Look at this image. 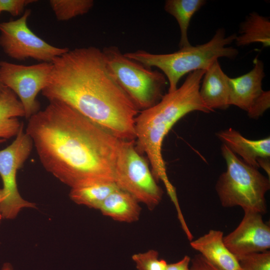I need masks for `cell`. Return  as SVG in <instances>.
I'll list each match as a JSON object with an SVG mask.
<instances>
[{"mask_svg": "<svg viewBox=\"0 0 270 270\" xmlns=\"http://www.w3.org/2000/svg\"><path fill=\"white\" fill-rule=\"evenodd\" d=\"M206 70L189 73L182 85L173 92L164 94L152 106L139 112L135 118V144L138 150L145 154L157 182L162 181L172 200H176L174 188L170 182L162 146L166 136L176 122L194 111L212 112L200 94V84Z\"/></svg>", "mask_w": 270, "mask_h": 270, "instance_id": "3", "label": "cell"}, {"mask_svg": "<svg viewBox=\"0 0 270 270\" xmlns=\"http://www.w3.org/2000/svg\"><path fill=\"white\" fill-rule=\"evenodd\" d=\"M259 168H262L266 172L268 178L270 177V158H261L258 160Z\"/></svg>", "mask_w": 270, "mask_h": 270, "instance_id": "28", "label": "cell"}, {"mask_svg": "<svg viewBox=\"0 0 270 270\" xmlns=\"http://www.w3.org/2000/svg\"><path fill=\"white\" fill-rule=\"evenodd\" d=\"M23 106L16 94L6 87L0 96V144L16 136L23 123Z\"/></svg>", "mask_w": 270, "mask_h": 270, "instance_id": "17", "label": "cell"}, {"mask_svg": "<svg viewBox=\"0 0 270 270\" xmlns=\"http://www.w3.org/2000/svg\"><path fill=\"white\" fill-rule=\"evenodd\" d=\"M236 36V34L226 36L225 30L219 28L208 42L180 48L173 53L154 54L138 50L124 54L147 67L160 70L168 80V92H171L178 88L179 80L186 74L196 70H206L221 57L236 58L238 53L237 49L227 46L234 41Z\"/></svg>", "mask_w": 270, "mask_h": 270, "instance_id": "4", "label": "cell"}, {"mask_svg": "<svg viewBox=\"0 0 270 270\" xmlns=\"http://www.w3.org/2000/svg\"><path fill=\"white\" fill-rule=\"evenodd\" d=\"M220 148L226 169L220 176L215 189L222 206H239L244 210L266 213L265 196L270 189V178L245 163L224 144Z\"/></svg>", "mask_w": 270, "mask_h": 270, "instance_id": "5", "label": "cell"}, {"mask_svg": "<svg viewBox=\"0 0 270 270\" xmlns=\"http://www.w3.org/2000/svg\"><path fill=\"white\" fill-rule=\"evenodd\" d=\"M270 107V91L264 90L247 112L248 116L258 119Z\"/></svg>", "mask_w": 270, "mask_h": 270, "instance_id": "24", "label": "cell"}, {"mask_svg": "<svg viewBox=\"0 0 270 270\" xmlns=\"http://www.w3.org/2000/svg\"><path fill=\"white\" fill-rule=\"evenodd\" d=\"M217 138L246 164L258 168V160L270 156V136L258 140L246 138L232 128L220 130Z\"/></svg>", "mask_w": 270, "mask_h": 270, "instance_id": "14", "label": "cell"}, {"mask_svg": "<svg viewBox=\"0 0 270 270\" xmlns=\"http://www.w3.org/2000/svg\"><path fill=\"white\" fill-rule=\"evenodd\" d=\"M0 270H14L12 265L8 262L4 263Z\"/></svg>", "mask_w": 270, "mask_h": 270, "instance_id": "30", "label": "cell"}, {"mask_svg": "<svg viewBox=\"0 0 270 270\" xmlns=\"http://www.w3.org/2000/svg\"><path fill=\"white\" fill-rule=\"evenodd\" d=\"M139 203L131 194L118 188L104 200L98 210L114 220L132 222L139 219L141 212Z\"/></svg>", "mask_w": 270, "mask_h": 270, "instance_id": "16", "label": "cell"}, {"mask_svg": "<svg viewBox=\"0 0 270 270\" xmlns=\"http://www.w3.org/2000/svg\"><path fill=\"white\" fill-rule=\"evenodd\" d=\"M118 188L114 182H98L71 188L70 199L75 203L98 210L104 200Z\"/></svg>", "mask_w": 270, "mask_h": 270, "instance_id": "20", "label": "cell"}, {"mask_svg": "<svg viewBox=\"0 0 270 270\" xmlns=\"http://www.w3.org/2000/svg\"><path fill=\"white\" fill-rule=\"evenodd\" d=\"M31 138L44 169L70 188L114 182L120 140L62 102H50L28 120Z\"/></svg>", "mask_w": 270, "mask_h": 270, "instance_id": "1", "label": "cell"}, {"mask_svg": "<svg viewBox=\"0 0 270 270\" xmlns=\"http://www.w3.org/2000/svg\"><path fill=\"white\" fill-rule=\"evenodd\" d=\"M52 68V62L26 66L0 62V79L18 98L28 120L40 110L36 96L46 86Z\"/></svg>", "mask_w": 270, "mask_h": 270, "instance_id": "10", "label": "cell"}, {"mask_svg": "<svg viewBox=\"0 0 270 270\" xmlns=\"http://www.w3.org/2000/svg\"><path fill=\"white\" fill-rule=\"evenodd\" d=\"M222 231L210 230L191 240V247L220 270H241L238 261L225 246Z\"/></svg>", "mask_w": 270, "mask_h": 270, "instance_id": "13", "label": "cell"}, {"mask_svg": "<svg viewBox=\"0 0 270 270\" xmlns=\"http://www.w3.org/2000/svg\"><path fill=\"white\" fill-rule=\"evenodd\" d=\"M132 259L138 270H165L168 264L164 260L158 258V252L154 250L134 254Z\"/></svg>", "mask_w": 270, "mask_h": 270, "instance_id": "23", "label": "cell"}, {"mask_svg": "<svg viewBox=\"0 0 270 270\" xmlns=\"http://www.w3.org/2000/svg\"><path fill=\"white\" fill-rule=\"evenodd\" d=\"M1 12H1L0 10V14Z\"/></svg>", "mask_w": 270, "mask_h": 270, "instance_id": "32", "label": "cell"}, {"mask_svg": "<svg viewBox=\"0 0 270 270\" xmlns=\"http://www.w3.org/2000/svg\"><path fill=\"white\" fill-rule=\"evenodd\" d=\"M42 91L49 102L69 105L120 140H135L140 111L110 74L102 50L95 46L68 50L52 62Z\"/></svg>", "mask_w": 270, "mask_h": 270, "instance_id": "2", "label": "cell"}, {"mask_svg": "<svg viewBox=\"0 0 270 270\" xmlns=\"http://www.w3.org/2000/svg\"><path fill=\"white\" fill-rule=\"evenodd\" d=\"M244 211L238 226L223 238L225 246L236 258L270 248V227L264 222L262 214L250 210Z\"/></svg>", "mask_w": 270, "mask_h": 270, "instance_id": "11", "label": "cell"}, {"mask_svg": "<svg viewBox=\"0 0 270 270\" xmlns=\"http://www.w3.org/2000/svg\"><path fill=\"white\" fill-rule=\"evenodd\" d=\"M33 146L32 140L24 132L22 124L12 142L0 150V176L5 196L0 206L3 218L14 219L22 208H36L34 203L21 196L16 183L17 172L30 156Z\"/></svg>", "mask_w": 270, "mask_h": 270, "instance_id": "8", "label": "cell"}, {"mask_svg": "<svg viewBox=\"0 0 270 270\" xmlns=\"http://www.w3.org/2000/svg\"><path fill=\"white\" fill-rule=\"evenodd\" d=\"M190 270H220L216 268L200 254L195 255L190 260Z\"/></svg>", "mask_w": 270, "mask_h": 270, "instance_id": "26", "label": "cell"}, {"mask_svg": "<svg viewBox=\"0 0 270 270\" xmlns=\"http://www.w3.org/2000/svg\"><path fill=\"white\" fill-rule=\"evenodd\" d=\"M6 88V86L3 84L2 83L0 79V94H2V92L4 90V88Z\"/></svg>", "mask_w": 270, "mask_h": 270, "instance_id": "31", "label": "cell"}, {"mask_svg": "<svg viewBox=\"0 0 270 270\" xmlns=\"http://www.w3.org/2000/svg\"><path fill=\"white\" fill-rule=\"evenodd\" d=\"M200 94L204 104L214 112L224 110L230 106V77L222 70L218 60H215L206 70Z\"/></svg>", "mask_w": 270, "mask_h": 270, "instance_id": "15", "label": "cell"}, {"mask_svg": "<svg viewBox=\"0 0 270 270\" xmlns=\"http://www.w3.org/2000/svg\"><path fill=\"white\" fill-rule=\"evenodd\" d=\"M254 66L248 72L229 78L230 105L235 106L246 112L264 90L262 80L264 78L263 62L256 58Z\"/></svg>", "mask_w": 270, "mask_h": 270, "instance_id": "12", "label": "cell"}, {"mask_svg": "<svg viewBox=\"0 0 270 270\" xmlns=\"http://www.w3.org/2000/svg\"><path fill=\"white\" fill-rule=\"evenodd\" d=\"M49 3L60 21L68 20L88 13L94 4L92 0H50Z\"/></svg>", "mask_w": 270, "mask_h": 270, "instance_id": "21", "label": "cell"}, {"mask_svg": "<svg viewBox=\"0 0 270 270\" xmlns=\"http://www.w3.org/2000/svg\"><path fill=\"white\" fill-rule=\"evenodd\" d=\"M30 14L31 10L27 9L19 18L0 23V46L14 60L52 62L69 49L50 44L32 32L27 24Z\"/></svg>", "mask_w": 270, "mask_h": 270, "instance_id": "9", "label": "cell"}, {"mask_svg": "<svg viewBox=\"0 0 270 270\" xmlns=\"http://www.w3.org/2000/svg\"><path fill=\"white\" fill-rule=\"evenodd\" d=\"M4 199H5V196L2 188H1L0 189V206L2 202L4 200ZM2 218H2L0 210V223Z\"/></svg>", "mask_w": 270, "mask_h": 270, "instance_id": "29", "label": "cell"}, {"mask_svg": "<svg viewBox=\"0 0 270 270\" xmlns=\"http://www.w3.org/2000/svg\"><path fill=\"white\" fill-rule=\"evenodd\" d=\"M36 2L34 0H0V10L7 12L13 16L22 14L26 6Z\"/></svg>", "mask_w": 270, "mask_h": 270, "instance_id": "25", "label": "cell"}, {"mask_svg": "<svg viewBox=\"0 0 270 270\" xmlns=\"http://www.w3.org/2000/svg\"><path fill=\"white\" fill-rule=\"evenodd\" d=\"M102 52L110 74L139 111L161 100L167 84L163 73L127 58L116 46Z\"/></svg>", "mask_w": 270, "mask_h": 270, "instance_id": "6", "label": "cell"}, {"mask_svg": "<svg viewBox=\"0 0 270 270\" xmlns=\"http://www.w3.org/2000/svg\"><path fill=\"white\" fill-rule=\"evenodd\" d=\"M191 258L188 256H185L180 260L167 264L165 270H190V264Z\"/></svg>", "mask_w": 270, "mask_h": 270, "instance_id": "27", "label": "cell"}, {"mask_svg": "<svg viewBox=\"0 0 270 270\" xmlns=\"http://www.w3.org/2000/svg\"><path fill=\"white\" fill-rule=\"evenodd\" d=\"M206 2L204 0H167L164 10L176 20L180 32V48L190 46L188 31L191 18Z\"/></svg>", "mask_w": 270, "mask_h": 270, "instance_id": "19", "label": "cell"}, {"mask_svg": "<svg viewBox=\"0 0 270 270\" xmlns=\"http://www.w3.org/2000/svg\"><path fill=\"white\" fill-rule=\"evenodd\" d=\"M114 180L118 188L144 204L150 210L160 202L163 190L148 162L137 149L135 140H121L116 161Z\"/></svg>", "mask_w": 270, "mask_h": 270, "instance_id": "7", "label": "cell"}, {"mask_svg": "<svg viewBox=\"0 0 270 270\" xmlns=\"http://www.w3.org/2000/svg\"><path fill=\"white\" fill-rule=\"evenodd\" d=\"M240 36L234 41L238 46L260 43L263 47L270 45V21L256 12L250 13L240 26Z\"/></svg>", "mask_w": 270, "mask_h": 270, "instance_id": "18", "label": "cell"}, {"mask_svg": "<svg viewBox=\"0 0 270 270\" xmlns=\"http://www.w3.org/2000/svg\"><path fill=\"white\" fill-rule=\"evenodd\" d=\"M237 259L241 270H270V250L246 254Z\"/></svg>", "mask_w": 270, "mask_h": 270, "instance_id": "22", "label": "cell"}]
</instances>
